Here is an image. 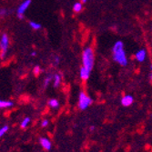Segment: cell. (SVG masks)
I'll use <instances>...</instances> for the list:
<instances>
[{
  "instance_id": "6da1fadb",
  "label": "cell",
  "mask_w": 152,
  "mask_h": 152,
  "mask_svg": "<svg viewBox=\"0 0 152 152\" xmlns=\"http://www.w3.org/2000/svg\"><path fill=\"white\" fill-rule=\"evenodd\" d=\"M113 58L120 66H125L128 65V58L126 56V52L124 50V44L122 41L118 40L114 44L113 48Z\"/></svg>"
},
{
  "instance_id": "7a4b0ae2",
  "label": "cell",
  "mask_w": 152,
  "mask_h": 152,
  "mask_svg": "<svg viewBox=\"0 0 152 152\" xmlns=\"http://www.w3.org/2000/svg\"><path fill=\"white\" fill-rule=\"evenodd\" d=\"M82 61H83V66L91 72L92 67L94 65V52L91 48H86L83 51L82 55Z\"/></svg>"
},
{
  "instance_id": "3957f363",
  "label": "cell",
  "mask_w": 152,
  "mask_h": 152,
  "mask_svg": "<svg viewBox=\"0 0 152 152\" xmlns=\"http://www.w3.org/2000/svg\"><path fill=\"white\" fill-rule=\"evenodd\" d=\"M8 46H9V39H8V36L7 34H3L1 37V39H0V49H1V54H0V58H5L7 53V49H8Z\"/></svg>"
},
{
  "instance_id": "277c9868",
  "label": "cell",
  "mask_w": 152,
  "mask_h": 152,
  "mask_svg": "<svg viewBox=\"0 0 152 152\" xmlns=\"http://www.w3.org/2000/svg\"><path fill=\"white\" fill-rule=\"evenodd\" d=\"M92 103V99L89 98L88 96H87L84 92H80L79 93V99H78V107L80 109L84 110L87 107L90 106Z\"/></svg>"
},
{
  "instance_id": "5b68a950",
  "label": "cell",
  "mask_w": 152,
  "mask_h": 152,
  "mask_svg": "<svg viewBox=\"0 0 152 152\" xmlns=\"http://www.w3.org/2000/svg\"><path fill=\"white\" fill-rule=\"evenodd\" d=\"M31 0H25L24 2H22L19 7H18V10H17V13H18V18L20 19H23L24 18V14L26 12V10L29 7V6L31 5Z\"/></svg>"
},
{
  "instance_id": "8992f818",
  "label": "cell",
  "mask_w": 152,
  "mask_h": 152,
  "mask_svg": "<svg viewBox=\"0 0 152 152\" xmlns=\"http://www.w3.org/2000/svg\"><path fill=\"white\" fill-rule=\"evenodd\" d=\"M39 143L46 150H50L51 149V142L47 139V137H40L39 139Z\"/></svg>"
},
{
  "instance_id": "52a82bcc",
  "label": "cell",
  "mask_w": 152,
  "mask_h": 152,
  "mask_svg": "<svg viewBox=\"0 0 152 152\" xmlns=\"http://www.w3.org/2000/svg\"><path fill=\"white\" fill-rule=\"evenodd\" d=\"M146 56H147V52L145 49H140L137 52L136 54V58L139 62H143L146 59Z\"/></svg>"
},
{
  "instance_id": "ba28073f",
  "label": "cell",
  "mask_w": 152,
  "mask_h": 152,
  "mask_svg": "<svg viewBox=\"0 0 152 152\" xmlns=\"http://www.w3.org/2000/svg\"><path fill=\"white\" fill-rule=\"evenodd\" d=\"M133 103V98L129 95H127V96H124L123 99H121V104L124 106V107H129L130 106L131 104Z\"/></svg>"
},
{
  "instance_id": "9c48e42d",
  "label": "cell",
  "mask_w": 152,
  "mask_h": 152,
  "mask_svg": "<svg viewBox=\"0 0 152 152\" xmlns=\"http://www.w3.org/2000/svg\"><path fill=\"white\" fill-rule=\"evenodd\" d=\"M89 75H90V72L87 69V68H85L84 66H82L80 68V70H79V76H80L81 79H83V80H88V77H89Z\"/></svg>"
},
{
  "instance_id": "30bf717a",
  "label": "cell",
  "mask_w": 152,
  "mask_h": 152,
  "mask_svg": "<svg viewBox=\"0 0 152 152\" xmlns=\"http://www.w3.org/2000/svg\"><path fill=\"white\" fill-rule=\"evenodd\" d=\"M13 102L9 100H0V108H8L13 107Z\"/></svg>"
},
{
  "instance_id": "8fae6325",
  "label": "cell",
  "mask_w": 152,
  "mask_h": 152,
  "mask_svg": "<svg viewBox=\"0 0 152 152\" xmlns=\"http://www.w3.org/2000/svg\"><path fill=\"white\" fill-rule=\"evenodd\" d=\"M53 78H54V88H58L61 82V76L59 74H56L54 75Z\"/></svg>"
},
{
  "instance_id": "7c38bea8",
  "label": "cell",
  "mask_w": 152,
  "mask_h": 152,
  "mask_svg": "<svg viewBox=\"0 0 152 152\" xmlns=\"http://www.w3.org/2000/svg\"><path fill=\"white\" fill-rule=\"evenodd\" d=\"M48 105L52 107V108H57L59 106V102L58 101V99H51L48 100Z\"/></svg>"
},
{
  "instance_id": "4fadbf2b",
  "label": "cell",
  "mask_w": 152,
  "mask_h": 152,
  "mask_svg": "<svg viewBox=\"0 0 152 152\" xmlns=\"http://www.w3.org/2000/svg\"><path fill=\"white\" fill-rule=\"evenodd\" d=\"M53 75H48L46 78H45V80H44V83H43V87H44V88H47L48 87V85H49V83H50V81L52 80V78H53Z\"/></svg>"
},
{
  "instance_id": "5bb4252c",
  "label": "cell",
  "mask_w": 152,
  "mask_h": 152,
  "mask_svg": "<svg viewBox=\"0 0 152 152\" xmlns=\"http://www.w3.org/2000/svg\"><path fill=\"white\" fill-rule=\"evenodd\" d=\"M73 10L76 13H79L82 10V3L81 2H77L73 6Z\"/></svg>"
},
{
  "instance_id": "9a60e30c",
  "label": "cell",
  "mask_w": 152,
  "mask_h": 152,
  "mask_svg": "<svg viewBox=\"0 0 152 152\" xmlns=\"http://www.w3.org/2000/svg\"><path fill=\"white\" fill-rule=\"evenodd\" d=\"M29 122H30V118H28V117H26V118H25L22 121H21V128L22 129H26L27 126H28V124H29Z\"/></svg>"
},
{
  "instance_id": "2e32d148",
  "label": "cell",
  "mask_w": 152,
  "mask_h": 152,
  "mask_svg": "<svg viewBox=\"0 0 152 152\" xmlns=\"http://www.w3.org/2000/svg\"><path fill=\"white\" fill-rule=\"evenodd\" d=\"M29 26L32 27L34 30H38V29L41 28V25L37 23V22H35V21H30L29 22Z\"/></svg>"
},
{
  "instance_id": "e0dca14e",
  "label": "cell",
  "mask_w": 152,
  "mask_h": 152,
  "mask_svg": "<svg viewBox=\"0 0 152 152\" xmlns=\"http://www.w3.org/2000/svg\"><path fill=\"white\" fill-rule=\"evenodd\" d=\"M8 129H9V127L7 125V126H4V127H2L1 129H0V137H3L8 131Z\"/></svg>"
},
{
  "instance_id": "ac0fdd59",
  "label": "cell",
  "mask_w": 152,
  "mask_h": 152,
  "mask_svg": "<svg viewBox=\"0 0 152 152\" xmlns=\"http://www.w3.org/2000/svg\"><path fill=\"white\" fill-rule=\"evenodd\" d=\"M7 13V11L6 8H0V16H1V17L6 16Z\"/></svg>"
},
{
  "instance_id": "d6986e66",
  "label": "cell",
  "mask_w": 152,
  "mask_h": 152,
  "mask_svg": "<svg viewBox=\"0 0 152 152\" xmlns=\"http://www.w3.org/2000/svg\"><path fill=\"white\" fill-rule=\"evenodd\" d=\"M59 62H60V58H59V57L56 56V57H55V61H54V64L56 65V66H58V65L59 64Z\"/></svg>"
},
{
  "instance_id": "ffe728a7",
  "label": "cell",
  "mask_w": 152,
  "mask_h": 152,
  "mask_svg": "<svg viewBox=\"0 0 152 152\" xmlns=\"http://www.w3.org/2000/svg\"><path fill=\"white\" fill-rule=\"evenodd\" d=\"M48 125V119H44V120L42 121V123H41V126H42L43 128L47 127Z\"/></svg>"
},
{
  "instance_id": "44dd1931",
  "label": "cell",
  "mask_w": 152,
  "mask_h": 152,
  "mask_svg": "<svg viewBox=\"0 0 152 152\" xmlns=\"http://www.w3.org/2000/svg\"><path fill=\"white\" fill-rule=\"evenodd\" d=\"M30 55H31V56H32V57H35V56H36V55H37V53H36L35 51H33V52H32V53H31Z\"/></svg>"
},
{
  "instance_id": "7402d4cb",
  "label": "cell",
  "mask_w": 152,
  "mask_h": 152,
  "mask_svg": "<svg viewBox=\"0 0 152 152\" xmlns=\"http://www.w3.org/2000/svg\"><path fill=\"white\" fill-rule=\"evenodd\" d=\"M150 68H151V75H150V78H151V80H152V65L150 66Z\"/></svg>"
},
{
  "instance_id": "603a6c76",
  "label": "cell",
  "mask_w": 152,
  "mask_h": 152,
  "mask_svg": "<svg viewBox=\"0 0 152 152\" xmlns=\"http://www.w3.org/2000/svg\"><path fill=\"white\" fill-rule=\"evenodd\" d=\"M88 0H81V3H87Z\"/></svg>"
},
{
  "instance_id": "cb8c5ba5",
  "label": "cell",
  "mask_w": 152,
  "mask_h": 152,
  "mask_svg": "<svg viewBox=\"0 0 152 152\" xmlns=\"http://www.w3.org/2000/svg\"><path fill=\"white\" fill-rule=\"evenodd\" d=\"M93 129H95V128H94V127H91V128H90V130H93Z\"/></svg>"
}]
</instances>
